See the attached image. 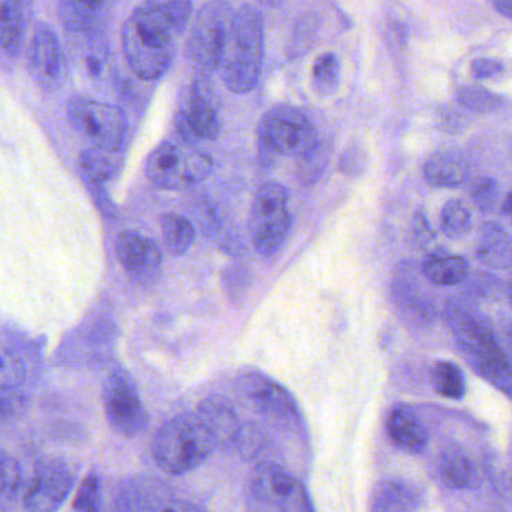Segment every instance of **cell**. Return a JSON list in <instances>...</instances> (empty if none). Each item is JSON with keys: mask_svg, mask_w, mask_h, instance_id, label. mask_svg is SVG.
<instances>
[{"mask_svg": "<svg viewBox=\"0 0 512 512\" xmlns=\"http://www.w3.org/2000/svg\"><path fill=\"white\" fill-rule=\"evenodd\" d=\"M182 35L165 2L141 3L123 26L122 47L129 68L143 80L161 77L173 63L177 39Z\"/></svg>", "mask_w": 512, "mask_h": 512, "instance_id": "1", "label": "cell"}, {"mask_svg": "<svg viewBox=\"0 0 512 512\" xmlns=\"http://www.w3.org/2000/svg\"><path fill=\"white\" fill-rule=\"evenodd\" d=\"M445 315L457 345L475 372L512 396V363L499 345L489 319L457 301L447 304Z\"/></svg>", "mask_w": 512, "mask_h": 512, "instance_id": "2", "label": "cell"}, {"mask_svg": "<svg viewBox=\"0 0 512 512\" xmlns=\"http://www.w3.org/2000/svg\"><path fill=\"white\" fill-rule=\"evenodd\" d=\"M264 62V21L254 6L243 5L234 14L233 26L222 54L221 77L228 90L248 93L261 77Z\"/></svg>", "mask_w": 512, "mask_h": 512, "instance_id": "3", "label": "cell"}, {"mask_svg": "<svg viewBox=\"0 0 512 512\" xmlns=\"http://www.w3.org/2000/svg\"><path fill=\"white\" fill-rule=\"evenodd\" d=\"M216 450L215 441L197 414H182L167 421L153 439L156 465L180 477L200 468Z\"/></svg>", "mask_w": 512, "mask_h": 512, "instance_id": "4", "label": "cell"}, {"mask_svg": "<svg viewBox=\"0 0 512 512\" xmlns=\"http://www.w3.org/2000/svg\"><path fill=\"white\" fill-rule=\"evenodd\" d=\"M258 152L262 164L271 165L274 156L303 158L318 147L312 122L291 105H277L264 114L258 128Z\"/></svg>", "mask_w": 512, "mask_h": 512, "instance_id": "5", "label": "cell"}, {"mask_svg": "<svg viewBox=\"0 0 512 512\" xmlns=\"http://www.w3.org/2000/svg\"><path fill=\"white\" fill-rule=\"evenodd\" d=\"M291 230L288 191L279 182H268L256 192L249 218V233L256 251L273 256L282 249Z\"/></svg>", "mask_w": 512, "mask_h": 512, "instance_id": "6", "label": "cell"}, {"mask_svg": "<svg viewBox=\"0 0 512 512\" xmlns=\"http://www.w3.org/2000/svg\"><path fill=\"white\" fill-rule=\"evenodd\" d=\"M234 14L230 3L221 0L207 3L197 12L186 45L188 59L195 68L206 72L219 69Z\"/></svg>", "mask_w": 512, "mask_h": 512, "instance_id": "7", "label": "cell"}, {"mask_svg": "<svg viewBox=\"0 0 512 512\" xmlns=\"http://www.w3.org/2000/svg\"><path fill=\"white\" fill-rule=\"evenodd\" d=\"M68 119L92 147L119 152L125 146L128 119L116 105L74 96L68 102Z\"/></svg>", "mask_w": 512, "mask_h": 512, "instance_id": "8", "label": "cell"}, {"mask_svg": "<svg viewBox=\"0 0 512 512\" xmlns=\"http://www.w3.org/2000/svg\"><path fill=\"white\" fill-rule=\"evenodd\" d=\"M212 170L213 162L209 156L173 143L156 147L146 161L150 182L167 191H180L204 182Z\"/></svg>", "mask_w": 512, "mask_h": 512, "instance_id": "9", "label": "cell"}, {"mask_svg": "<svg viewBox=\"0 0 512 512\" xmlns=\"http://www.w3.org/2000/svg\"><path fill=\"white\" fill-rule=\"evenodd\" d=\"M105 417L114 432L135 438L146 430L150 418L141 402L137 385L126 370L116 369L102 385Z\"/></svg>", "mask_w": 512, "mask_h": 512, "instance_id": "10", "label": "cell"}, {"mask_svg": "<svg viewBox=\"0 0 512 512\" xmlns=\"http://www.w3.org/2000/svg\"><path fill=\"white\" fill-rule=\"evenodd\" d=\"M249 487L256 501L277 512H316L304 484L277 463H258L249 477Z\"/></svg>", "mask_w": 512, "mask_h": 512, "instance_id": "11", "label": "cell"}, {"mask_svg": "<svg viewBox=\"0 0 512 512\" xmlns=\"http://www.w3.org/2000/svg\"><path fill=\"white\" fill-rule=\"evenodd\" d=\"M27 69L39 89L47 93L59 92L68 80V62L59 36L47 23H38L33 29L27 48Z\"/></svg>", "mask_w": 512, "mask_h": 512, "instance_id": "12", "label": "cell"}, {"mask_svg": "<svg viewBox=\"0 0 512 512\" xmlns=\"http://www.w3.org/2000/svg\"><path fill=\"white\" fill-rule=\"evenodd\" d=\"M176 125L188 144L213 141L221 134V117L212 87L204 81H195L185 90L177 111Z\"/></svg>", "mask_w": 512, "mask_h": 512, "instance_id": "13", "label": "cell"}, {"mask_svg": "<svg viewBox=\"0 0 512 512\" xmlns=\"http://www.w3.org/2000/svg\"><path fill=\"white\" fill-rule=\"evenodd\" d=\"M237 394L262 417L277 426L294 427L300 412L291 394L273 379L259 373H246L236 382Z\"/></svg>", "mask_w": 512, "mask_h": 512, "instance_id": "14", "label": "cell"}, {"mask_svg": "<svg viewBox=\"0 0 512 512\" xmlns=\"http://www.w3.org/2000/svg\"><path fill=\"white\" fill-rule=\"evenodd\" d=\"M74 487V474L59 457L42 459L26 487L23 504L27 512H57Z\"/></svg>", "mask_w": 512, "mask_h": 512, "instance_id": "15", "label": "cell"}, {"mask_svg": "<svg viewBox=\"0 0 512 512\" xmlns=\"http://www.w3.org/2000/svg\"><path fill=\"white\" fill-rule=\"evenodd\" d=\"M117 258L126 273L138 282H152L161 274L158 245L137 231H123L116 243Z\"/></svg>", "mask_w": 512, "mask_h": 512, "instance_id": "16", "label": "cell"}, {"mask_svg": "<svg viewBox=\"0 0 512 512\" xmlns=\"http://www.w3.org/2000/svg\"><path fill=\"white\" fill-rule=\"evenodd\" d=\"M29 0H0V65H14L29 23Z\"/></svg>", "mask_w": 512, "mask_h": 512, "instance_id": "17", "label": "cell"}, {"mask_svg": "<svg viewBox=\"0 0 512 512\" xmlns=\"http://www.w3.org/2000/svg\"><path fill=\"white\" fill-rule=\"evenodd\" d=\"M197 415L212 435L216 448L227 451L236 447L237 435L242 424L225 397H207L198 406Z\"/></svg>", "mask_w": 512, "mask_h": 512, "instance_id": "18", "label": "cell"}, {"mask_svg": "<svg viewBox=\"0 0 512 512\" xmlns=\"http://www.w3.org/2000/svg\"><path fill=\"white\" fill-rule=\"evenodd\" d=\"M388 436L400 450L421 454L427 447L429 435L418 415L408 406H396L387 421Z\"/></svg>", "mask_w": 512, "mask_h": 512, "instance_id": "19", "label": "cell"}, {"mask_svg": "<svg viewBox=\"0 0 512 512\" xmlns=\"http://www.w3.org/2000/svg\"><path fill=\"white\" fill-rule=\"evenodd\" d=\"M468 177V161L462 153L454 150L435 153L424 165V179L435 188H460Z\"/></svg>", "mask_w": 512, "mask_h": 512, "instance_id": "20", "label": "cell"}, {"mask_svg": "<svg viewBox=\"0 0 512 512\" xmlns=\"http://www.w3.org/2000/svg\"><path fill=\"white\" fill-rule=\"evenodd\" d=\"M113 0H57L59 18L69 32L95 29L110 11Z\"/></svg>", "mask_w": 512, "mask_h": 512, "instance_id": "21", "label": "cell"}, {"mask_svg": "<svg viewBox=\"0 0 512 512\" xmlns=\"http://www.w3.org/2000/svg\"><path fill=\"white\" fill-rule=\"evenodd\" d=\"M477 258L487 267H511L512 237L499 225H484L477 239Z\"/></svg>", "mask_w": 512, "mask_h": 512, "instance_id": "22", "label": "cell"}, {"mask_svg": "<svg viewBox=\"0 0 512 512\" xmlns=\"http://www.w3.org/2000/svg\"><path fill=\"white\" fill-rule=\"evenodd\" d=\"M439 471L448 486L472 490L480 486V477L474 463L457 447L445 448L439 457Z\"/></svg>", "mask_w": 512, "mask_h": 512, "instance_id": "23", "label": "cell"}, {"mask_svg": "<svg viewBox=\"0 0 512 512\" xmlns=\"http://www.w3.org/2000/svg\"><path fill=\"white\" fill-rule=\"evenodd\" d=\"M424 276L436 285L451 286L462 283L468 277V261L463 256L445 251L427 255L421 264Z\"/></svg>", "mask_w": 512, "mask_h": 512, "instance_id": "24", "label": "cell"}, {"mask_svg": "<svg viewBox=\"0 0 512 512\" xmlns=\"http://www.w3.org/2000/svg\"><path fill=\"white\" fill-rule=\"evenodd\" d=\"M122 162V150L117 152V150L99 149V147L84 150L78 158L84 180L99 183L113 179L119 173Z\"/></svg>", "mask_w": 512, "mask_h": 512, "instance_id": "25", "label": "cell"}, {"mask_svg": "<svg viewBox=\"0 0 512 512\" xmlns=\"http://www.w3.org/2000/svg\"><path fill=\"white\" fill-rule=\"evenodd\" d=\"M162 236L171 255L186 254L195 242V228L177 213H165L161 218Z\"/></svg>", "mask_w": 512, "mask_h": 512, "instance_id": "26", "label": "cell"}, {"mask_svg": "<svg viewBox=\"0 0 512 512\" xmlns=\"http://www.w3.org/2000/svg\"><path fill=\"white\" fill-rule=\"evenodd\" d=\"M433 390L447 399L460 400L466 393V381L459 366L451 361H438L432 369Z\"/></svg>", "mask_w": 512, "mask_h": 512, "instance_id": "27", "label": "cell"}, {"mask_svg": "<svg viewBox=\"0 0 512 512\" xmlns=\"http://www.w3.org/2000/svg\"><path fill=\"white\" fill-rule=\"evenodd\" d=\"M149 484L141 483V481L131 480L122 483L117 490L116 505L120 512H147L156 502L159 501L158 496H147L146 490Z\"/></svg>", "mask_w": 512, "mask_h": 512, "instance_id": "28", "label": "cell"}, {"mask_svg": "<svg viewBox=\"0 0 512 512\" xmlns=\"http://www.w3.org/2000/svg\"><path fill=\"white\" fill-rule=\"evenodd\" d=\"M312 81L319 95L330 96L336 92L340 83V59L337 54L324 53L315 60Z\"/></svg>", "mask_w": 512, "mask_h": 512, "instance_id": "29", "label": "cell"}, {"mask_svg": "<svg viewBox=\"0 0 512 512\" xmlns=\"http://www.w3.org/2000/svg\"><path fill=\"white\" fill-rule=\"evenodd\" d=\"M442 233L451 240L463 239L472 230V215L459 200L448 201L441 213Z\"/></svg>", "mask_w": 512, "mask_h": 512, "instance_id": "30", "label": "cell"}, {"mask_svg": "<svg viewBox=\"0 0 512 512\" xmlns=\"http://www.w3.org/2000/svg\"><path fill=\"white\" fill-rule=\"evenodd\" d=\"M270 445V436L264 427L256 423L242 424L236 439L237 453L243 460L254 462Z\"/></svg>", "mask_w": 512, "mask_h": 512, "instance_id": "31", "label": "cell"}, {"mask_svg": "<svg viewBox=\"0 0 512 512\" xmlns=\"http://www.w3.org/2000/svg\"><path fill=\"white\" fill-rule=\"evenodd\" d=\"M26 379L23 357L11 346L0 343V391L20 387Z\"/></svg>", "mask_w": 512, "mask_h": 512, "instance_id": "32", "label": "cell"}, {"mask_svg": "<svg viewBox=\"0 0 512 512\" xmlns=\"http://www.w3.org/2000/svg\"><path fill=\"white\" fill-rule=\"evenodd\" d=\"M23 489V468L11 454L0 451V499L11 501Z\"/></svg>", "mask_w": 512, "mask_h": 512, "instance_id": "33", "label": "cell"}, {"mask_svg": "<svg viewBox=\"0 0 512 512\" xmlns=\"http://www.w3.org/2000/svg\"><path fill=\"white\" fill-rule=\"evenodd\" d=\"M457 101L468 108V110L477 111V113H492L499 110L504 104V99L490 90L483 87H463L457 92Z\"/></svg>", "mask_w": 512, "mask_h": 512, "instance_id": "34", "label": "cell"}, {"mask_svg": "<svg viewBox=\"0 0 512 512\" xmlns=\"http://www.w3.org/2000/svg\"><path fill=\"white\" fill-rule=\"evenodd\" d=\"M101 499V478L96 472H90L78 487L72 508L77 512H99Z\"/></svg>", "mask_w": 512, "mask_h": 512, "instance_id": "35", "label": "cell"}, {"mask_svg": "<svg viewBox=\"0 0 512 512\" xmlns=\"http://www.w3.org/2000/svg\"><path fill=\"white\" fill-rule=\"evenodd\" d=\"M499 194H501V191H499L498 182L490 179V177H481L472 186V201H474L478 209L486 213L493 212L496 209Z\"/></svg>", "mask_w": 512, "mask_h": 512, "instance_id": "36", "label": "cell"}, {"mask_svg": "<svg viewBox=\"0 0 512 512\" xmlns=\"http://www.w3.org/2000/svg\"><path fill=\"white\" fill-rule=\"evenodd\" d=\"M84 182H86L87 188H89L96 206L104 212V215L111 216V218L116 216V206H114L113 201H111L107 189L104 188V183L90 182V180H84Z\"/></svg>", "mask_w": 512, "mask_h": 512, "instance_id": "37", "label": "cell"}, {"mask_svg": "<svg viewBox=\"0 0 512 512\" xmlns=\"http://www.w3.org/2000/svg\"><path fill=\"white\" fill-rule=\"evenodd\" d=\"M147 512H203L200 507L189 501L174 498H162Z\"/></svg>", "mask_w": 512, "mask_h": 512, "instance_id": "38", "label": "cell"}, {"mask_svg": "<svg viewBox=\"0 0 512 512\" xmlns=\"http://www.w3.org/2000/svg\"><path fill=\"white\" fill-rule=\"evenodd\" d=\"M364 162H366V158H364L363 152L354 147V149L346 150L345 155L342 156L340 170L345 174H358L363 171Z\"/></svg>", "mask_w": 512, "mask_h": 512, "instance_id": "39", "label": "cell"}, {"mask_svg": "<svg viewBox=\"0 0 512 512\" xmlns=\"http://www.w3.org/2000/svg\"><path fill=\"white\" fill-rule=\"evenodd\" d=\"M471 69L475 78L486 80V78L496 77V75L501 74L504 66H502V63L496 62V60L477 59L472 63Z\"/></svg>", "mask_w": 512, "mask_h": 512, "instance_id": "40", "label": "cell"}, {"mask_svg": "<svg viewBox=\"0 0 512 512\" xmlns=\"http://www.w3.org/2000/svg\"><path fill=\"white\" fill-rule=\"evenodd\" d=\"M315 21H301L298 23L297 29H295L294 36H292V48L298 51V54L303 53V48H306L307 41L309 38H312L313 33H315Z\"/></svg>", "mask_w": 512, "mask_h": 512, "instance_id": "41", "label": "cell"}, {"mask_svg": "<svg viewBox=\"0 0 512 512\" xmlns=\"http://www.w3.org/2000/svg\"><path fill=\"white\" fill-rule=\"evenodd\" d=\"M412 234H414V239L417 240L420 245H426V243H429L430 240L433 239L432 227H430L429 222H427L424 213L418 212L417 215H415L414 222H412Z\"/></svg>", "mask_w": 512, "mask_h": 512, "instance_id": "42", "label": "cell"}, {"mask_svg": "<svg viewBox=\"0 0 512 512\" xmlns=\"http://www.w3.org/2000/svg\"><path fill=\"white\" fill-rule=\"evenodd\" d=\"M493 5L502 15L512 20V0H493Z\"/></svg>", "mask_w": 512, "mask_h": 512, "instance_id": "43", "label": "cell"}, {"mask_svg": "<svg viewBox=\"0 0 512 512\" xmlns=\"http://www.w3.org/2000/svg\"><path fill=\"white\" fill-rule=\"evenodd\" d=\"M504 213L511 219L512 222V192L508 195L507 200L504 203Z\"/></svg>", "mask_w": 512, "mask_h": 512, "instance_id": "44", "label": "cell"}, {"mask_svg": "<svg viewBox=\"0 0 512 512\" xmlns=\"http://www.w3.org/2000/svg\"><path fill=\"white\" fill-rule=\"evenodd\" d=\"M259 2L264 3L265 6H279L282 5L285 0H259Z\"/></svg>", "mask_w": 512, "mask_h": 512, "instance_id": "45", "label": "cell"}, {"mask_svg": "<svg viewBox=\"0 0 512 512\" xmlns=\"http://www.w3.org/2000/svg\"><path fill=\"white\" fill-rule=\"evenodd\" d=\"M0 512H9L8 508H6L5 501H2V499H0Z\"/></svg>", "mask_w": 512, "mask_h": 512, "instance_id": "46", "label": "cell"}, {"mask_svg": "<svg viewBox=\"0 0 512 512\" xmlns=\"http://www.w3.org/2000/svg\"><path fill=\"white\" fill-rule=\"evenodd\" d=\"M508 295H510V301H511V304H512V283H511L510 292H508Z\"/></svg>", "mask_w": 512, "mask_h": 512, "instance_id": "47", "label": "cell"}]
</instances>
